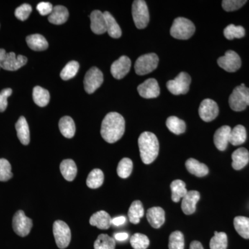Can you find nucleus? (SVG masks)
<instances>
[{"label":"nucleus","mask_w":249,"mask_h":249,"mask_svg":"<svg viewBox=\"0 0 249 249\" xmlns=\"http://www.w3.org/2000/svg\"><path fill=\"white\" fill-rule=\"evenodd\" d=\"M125 128L124 118L117 112L108 113L101 124L103 139L109 143H114L124 136Z\"/></svg>","instance_id":"f257e3e1"},{"label":"nucleus","mask_w":249,"mask_h":249,"mask_svg":"<svg viewBox=\"0 0 249 249\" xmlns=\"http://www.w3.org/2000/svg\"><path fill=\"white\" fill-rule=\"evenodd\" d=\"M141 158L145 164H150L158 157L160 143L155 134L144 132L138 140Z\"/></svg>","instance_id":"f03ea898"},{"label":"nucleus","mask_w":249,"mask_h":249,"mask_svg":"<svg viewBox=\"0 0 249 249\" xmlns=\"http://www.w3.org/2000/svg\"><path fill=\"white\" fill-rule=\"evenodd\" d=\"M196 32V27L190 19L178 18L174 20L170 35L178 40H188Z\"/></svg>","instance_id":"7ed1b4c3"},{"label":"nucleus","mask_w":249,"mask_h":249,"mask_svg":"<svg viewBox=\"0 0 249 249\" xmlns=\"http://www.w3.org/2000/svg\"><path fill=\"white\" fill-rule=\"evenodd\" d=\"M229 102L232 110H245L247 106H249V88L245 84L236 87L229 97Z\"/></svg>","instance_id":"20e7f679"},{"label":"nucleus","mask_w":249,"mask_h":249,"mask_svg":"<svg viewBox=\"0 0 249 249\" xmlns=\"http://www.w3.org/2000/svg\"><path fill=\"white\" fill-rule=\"evenodd\" d=\"M132 12L134 24L137 29H145L150 21L146 2L143 0H135L132 4Z\"/></svg>","instance_id":"39448f33"},{"label":"nucleus","mask_w":249,"mask_h":249,"mask_svg":"<svg viewBox=\"0 0 249 249\" xmlns=\"http://www.w3.org/2000/svg\"><path fill=\"white\" fill-rule=\"evenodd\" d=\"M158 55L151 53L145 54L137 59L134 65V70L137 74L140 76L146 75L155 71L159 64Z\"/></svg>","instance_id":"423d86ee"},{"label":"nucleus","mask_w":249,"mask_h":249,"mask_svg":"<svg viewBox=\"0 0 249 249\" xmlns=\"http://www.w3.org/2000/svg\"><path fill=\"white\" fill-rule=\"evenodd\" d=\"M54 238L59 249L67 248L71 242V234L70 227L66 223L57 220L53 226Z\"/></svg>","instance_id":"0eeeda50"},{"label":"nucleus","mask_w":249,"mask_h":249,"mask_svg":"<svg viewBox=\"0 0 249 249\" xmlns=\"http://www.w3.org/2000/svg\"><path fill=\"white\" fill-rule=\"evenodd\" d=\"M191 78L186 72H181L174 80H169L166 87L174 95L186 94L189 91Z\"/></svg>","instance_id":"6e6552de"},{"label":"nucleus","mask_w":249,"mask_h":249,"mask_svg":"<svg viewBox=\"0 0 249 249\" xmlns=\"http://www.w3.org/2000/svg\"><path fill=\"white\" fill-rule=\"evenodd\" d=\"M33 227V222L27 217L24 211H18L13 218V228L15 232L20 237L29 235Z\"/></svg>","instance_id":"1a4fd4ad"},{"label":"nucleus","mask_w":249,"mask_h":249,"mask_svg":"<svg viewBox=\"0 0 249 249\" xmlns=\"http://www.w3.org/2000/svg\"><path fill=\"white\" fill-rule=\"evenodd\" d=\"M103 83V74L97 67H91L85 74L84 88L88 93H92L98 89Z\"/></svg>","instance_id":"9d476101"},{"label":"nucleus","mask_w":249,"mask_h":249,"mask_svg":"<svg viewBox=\"0 0 249 249\" xmlns=\"http://www.w3.org/2000/svg\"><path fill=\"white\" fill-rule=\"evenodd\" d=\"M217 64L228 72H235L240 70L242 61L238 54L232 50L227 51L224 56L218 58Z\"/></svg>","instance_id":"9b49d317"},{"label":"nucleus","mask_w":249,"mask_h":249,"mask_svg":"<svg viewBox=\"0 0 249 249\" xmlns=\"http://www.w3.org/2000/svg\"><path fill=\"white\" fill-rule=\"evenodd\" d=\"M219 114V107L213 100L206 98L201 103L199 108V116L205 122H211L215 119Z\"/></svg>","instance_id":"f8f14e48"},{"label":"nucleus","mask_w":249,"mask_h":249,"mask_svg":"<svg viewBox=\"0 0 249 249\" xmlns=\"http://www.w3.org/2000/svg\"><path fill=\"white\" fill-rule=\"evenodd\" d=\"M130 59L125 55H123L115 62H113L111 66V73L116 79L120 80L124 78L130 70Z\"/></svg>","instance_id":"ddd939ff"},{"label":"nucleus","mask_w":249,"mask_h":249,"mask_svg":"<svg viewBox=\"0 0 249 249\" xmlns=\"http://www.w3.org/2000/svg\"><path fill=\"white\" fill-rule=\"evenodd\" d=\"M139 95L144 98H155L160 94V88L158 82L154 78L145 80L137 88Z\"/></svg>","instance_id":"4468645a"},{"label":"nucleus","mask_w":249,"mask_h":249,"mask_svg":"<svg viewBox=\"0 0 249 249\" xmlns=\"http://www.w3.org/2000/svg\"><path fill=\"white\" fill-rule=\"evenodd\" d=\"M27 58L22 55H16L14 52L6 53L1 65V68L7 71H17L27 64Z\"/></svg>","instance_id":"2eb2a0df"},{"label":"nucleus","mask_w":249,"mask_h":249,"mask_svg":"<svg viewBox=\"0 0 249 249\" xmlns=\"http://www.w3.org/2000/svg\"><path fill=\"white\" fill-rule=\"evenodd\" d=\"M200 199V194L196 191H188L183 198L181 209L186 214H192L196 211V204Z\"/></svg>","instance_id":"dca6fc26"},{"label":"nucleus","mask_w":249,"mask_h":249,"mask_svg":"<svg viewBox=\"0 0 249 249\" xmlns=\"http://www.w3.org/2000/svg\"><path fill=\"white\" fill-rule=\"evenodd\" d=\"M231 131V128L229 126L224 125L218 129L214 133V145L220 151H224L227 148Z\"/></svg>","instance_id":"f3484780"},{"label":"nucleus","mask_w":249,"mask_h":249,"mask_svg":"<svg viewBox=\"0 0 249 249\" xmlns=\"http://www.w3.org/2000/svg\"><path fill=\"white\" fill-rule=\"evenodd\" d=\"M91 19V29L93 33L98 35L105 34L106 30V22L104 14L98 10H95L90 16Z\"/></svg>","instance_id":"a211bd4d"},{"label":"nucleus","mask_w":249,"mask_h":249,"mask_svg":"<svg viewBox=\"0 0 249 249\" xmlns=\"http://www.w3.org/2000/svg\"><path fill=\"white\" fill-rule=\"evenodd\" d=\"M111 219L110 215L104 211L95 213L90 217L89 223L91 226L96 227L98 229L106 230L111 227Z\"/></svg>","instance_id":"6ab92c4d"},{"label":"nucleus","mask_w":249,"mask_h":249,"mask_svg":"<svg viewBox=\"0 0 249 249\" xmlns=\"http://www.w3.org/2000/svg\"><path fill=\"white\" fill-rule=\"evenodd\" d=\"M147 219L155 229H160L165 222V211L160 207H152L147 210Z\"/></svg>","instance_id":"aec40b11"},{"label":"nucleus","mask_w":249,"mask_h":249,"mask_svg":"<svg viewBox=\"0 0 249 249\" xmlns=\"http://www.w3.org/2000/svg\"><path fill=\"white\" fill-rule=\"evenodd\" d=\"M232 167L236 170H242L248 164L249 161V152L245 147L236 150L232 154Z\"/></svg>","instance_id":"412c9836"},{"label":"nucleus","mask_w":249,"mask_h":249,"mask_svg":"<svg viewBox=\"0 0 249 249\" xmlns=\"http://www.w3.org/2000/svg\"><path fill=\"white\" fill-rule=\"evenodd\" d=\"M18 139L23 145H27L30 142V131L29 124L24 116H20L16 124Z\"/></svg>","instance_id":"4be33fe9"},{"label":"nucleus","mask_w":249,"mask_h":249,"mask_svg":"<svg viewBox=\"0 0 249 249\" xmlns=\"http://www.w3.org/2000/svg\"><path fill=\"white\" fill-rule=\"evenodd\" d=\"M69 18V11L66 7L63 6H55L53 7L52 14L49 15V22L55 25H60L67 22Z\"/></svg>","instance_id":"5701e85b"},{"label":"nucleus","mask_w":249,"mask_h":249,"mask_svg":"<svg viewBox=\"0 0 249 249\" xmlns=\"http://www.w3.org/2000/svg\"><path fill=\"white\" fill-rule=\"evenodd\" d=\"M186 167L190 173L199 178H202L209 174V168L195 159H188L186 162Z\"/></svg>","instance_id":"b1692460"},{"label":"nucleus","mask_w":249,"mask_h":249,"mask_svg":"<svg viewBox=\"0 0 249 249\" xmlns=\"http://www.w3.org/2000/svg\"><path fill=\"white\" fill-rule=\"evenodd\" d=\"M26 41L29 48L36 52L45 51L49 47L48 42L45 37L40 34H33L27 36Z\"/></svg>","instance_id":"393cba45"},{"label":"nucleus","mask_w":249,"mask_h":249,"mask_svg":"<svg viewBox=\"0 0 249 249\" xmlns=\"http://www.w3.org/2000/svg\"><path fill=\"white\" fill-rule=\"evenodd\" d=\"M59 129L64 137L67 139L73 138L76 132L74 121L70 116H63L59 121Z\"/></svg>","instance_id":"a878e982"},{"label":"nucleus","mask_w":249,"mask_h":249,"mask_svg":"<svg viewBox=\"0 0 249 249\" xmlns=\"http://www.w3.org/2000/svg\"><path fill=\"white\" fill-rule=\"evenodd\" d=\"M60 172L63 178L68 181H72L76 178L77 166L75 162L72 160H65L62 161L60 165Z\"/></svg>","instance_id":"bb28decb"},{"label":"nucleus","mask_w":249,"mask_h":249,"mask_svg":"<svg viewBox=\"0 0 249 249\" xmlns=\"http://www.w3.org/2000/svg\"><path fill=\"white\" fill-rule=\"evenodd\" d=\"M106 22V30L109 36L113 38H119L122 35V31L116 22L115 18L108 11L103 13Z\"/></svg>","instance_id":"cd10ccee"},{"label":"nucleus","mask_w":249,"mask_h":249,"mask_svg":"<svg viewBox=\"0 0 249 249\" xmlns=\"http://www.w3.org/2000/svg\"><path fill=\"white\" fill-rule=\"evenodd\" d=\"M170 188L172 191V200L175 203H178L180 199H183L188 193L186 183L181 180L177 179L173 181L170 184Z\"/></svg>","instance_id":"c85d7f7f"},{"label":"nucleus","mask_w":249,"mask_h":249,"mask_svg":"<svg viewBox=\"0 0 249 249\" xmlns=\"http://www.w3.org/2000/svg\"><path fill=\"white\" fill-rule=\"evenodd\" d=\"M33 99L39 107H45L50 101V93L47 89L36 86L33 90Z\"/></svg>","instance_id":"c756f323"},{"label":"nucleus","mask_w":249,"mask_h":249,"mask_svg":"<svg viewBox=\"0 0 249 249\" xmlns=\"http://www.w3.org/2000/svg\"><path fill=\"white\" fill-rule=\"evenodd\" d=\"M247 140V131L243 125L238 124L231 131L229 142L232 145H242Z\"/></svg>","instance_id":"7c9ffc66"},{"label":"nucleus","mask_w":249,"mask_h":249,"mask_svg":"<svg viewBox=\"0 0 249 249\" xmlns=\"http://www.w3.org/2000/svg\"><path fill=\"white\" fill-rule=\"evenodd\" d=\"M144 209L142 201H134L131 204L128 211L129 222L134 224L140 222L141 218L143 217Z\"/></svg>","instance_id":"2f4dec72"},{"label":"nucleus","mask_w":249,"mask_h":249,"mask_svg":"<svg viewBox=\"0 0 249 249\" xmlns=\"http://www.w3.org/2000/svg\"><path fill=\"white\" fill-rule=\"evenodd\" d=\"M234 227L237 233L245 239H249V218L238 216L234 219Z\"/></svg>","instance_id":"473e14b6"},{"label":"nucleus","mask_w":249,"mask_h":249,"mask_svg":"<svg viewBox=\"0 0 249 249\" xmlns=\"http://www.w3.org/2000/svg\"><path fill=\"white\" fill-rule=\"evenodd\" d=\"M166 126L170 132L177 135L184 133L186 128L184 121L176 116H170L168 118L166 121Z\"/></svg>","instance_id":"72a5a7b5"},{"label":"nucleus","mask_w":249,"mask_h":249,"mask_svg":"<svg viewBox=\"0 0 249 249\" xmlns=\"http://www.w3.org/2000/svg\"><path fill=\"white\" fill-rule=\"evenodd\" d=\"M104 181V174L102 170L93 169L90 172L87 178V185L90 188L96 189L102 186Z\"/></svg>","instance_id":"f704fd0d"},{"label":"nucleus","mask_w":249,"mask_h":249,"mask_svg":"<svg viewBox=\"0 0 249 249\" xmlns=\"http://www.w3.org/2000/svg\"><path fill=\"white\" fill-rule=\"evenodd\" d=\"M93 247L94 249H115L116 241L107 234H101L95 241Z\"/></svg>","instance_id":"c9c22d12"},{"label":"nucleus","mask_w":249,"mask_h":249,"mask_svg":"<svg viewBox=\"0 0 249 249\" xmlns=\"http://www.w3.org/2000/svg\"><path fill=\"white\" fill-rule=\"evenodd\" d=\"M227 234L224 232H214V235L210 241V248L211 249H227Z\"/></svg>","instance_id":"e433bc0d"},{"label":"nucleus","mask_w":249,"mask_h":249,"mask_svg":"<svg viewBox=\"0 0 249 249\" xmlns=\"http://www.w3.org/2000/svg\"><path fill=\"white\" fill-rule=\"evenodd\" d=\"M224 35L229 40H233L234 38H242L245 36V29L242 26L230 24L224 29Z\"/></svg>","instance_id":"4c0bfd02"},{"label":"nucleus","mask_w":249,"mask_h":249,"mask_svg":"<svg viewBox=\"0 0 249 249\" xmlns=\"http://www.w3.org/2000/svg\"><path fill=\"white\" fill-rule=\"evenodd\" d=\"M133 169V163L129 158H124L119 162L117 167V174L121 178H129Z\"/></svg>","instance_id":"58836bf2"},{"label":"nucleus","mask_w":249,"mask_h":249,"mask_svg":"<svg viewBox=\"0 0 249 249\" xmlns=\"http://www.w3.org/2000/svg\"><path fill=\"white\" fill-rule=\"evenodd\" d=\"M79 63L78 62L71 61L67 64L66 66L64 67L60 73V78L64 80L71 79L73 77L76 76L79 70Z\"/></svg>","instance_id":"ea45409f"},{"label":"nucleus","mask_w":249,"mask_h":249,"mask_svg":"<svg viewBox=\"0 0 249 249\" xmlns=\"http://www.w3.org/2000/svg\"><path fill=\"white\" fill-rule=\"evenodd\" d=\"M130 244L134 249H146L150 245V240L143 234L135 233L131 237Z\"/></svg>","instance_id":"a19ab883"},{"label":"nucleus","mask_w":249,"mask_h":249,"mask_svg":"<svg viewBox=\"0 0 249 249\" xmlns=\"http://www.w3.org/2000/svg\"><path fill=\"white\" fill-rule=\"evenodd\" d=\"M168 247L169 249H184V237L182 232L177 231L170 234Z\"/></svg>","instance_id":"79ce46f5"},{"label":"nucleus","mask_w":249,"mask_h":249,"mask_svg":"<svg viewBox=\"0 0 249 249\" xmlns=\"http://www.w3.org/2000/svg\"><path fill=\"white\" fill-rule=\"evenodd\" d=\"M12 178L11 165L9 160L0 159V181H7Z\"/></svg>","instance_id":"37998d69"},{"label":"nucleus","mask_w":249,"mask_h":249,"mask_svg":"<svg viewBox=\"0 0 249 249\" xmlns=\"http://www.w3.org/2000/svg\"><path fill=\"white\" fill-rule=\"evenodd\" d=\"M247 2L246 0H224L222 1V7L227 12L237 11Z\"/></svg>","instance_id":"c03bdc74"},{"label":"nucleus","mask_w":249,"mask_h":249,"mask_svg":"<svg viewBox=\"0 0 249 249\" xmlns=\"http://www.w3.org/2000/svg\"><path fill=\"white\" fill-rule=\"evenodd\" d=\"M32 12V7L30 4H24L19 6L15 11V16L18 19L24 21L28 19Z\"/></svg>","instance_id":"a18cd8bd"},{"label":"nucleus","mask_w":249,"mask_h":249,"mask_svg":"<svg viewBox=\"0 0 249 249\" xmlns=\"http://www.w3.org/2000/svg\"><path fill=\"white\" fill-rule=\"evenodd\" d=\"M12 89L11 88L3 89L0 92V112H3L6 109L8 106L7 99L12 94Z\"/></svg>","instance_id":"49530a36"},{"label":"nucleus","mask_w":249,"mask_h":249,"mask_svg":"<svg viewBox=\"0 0 249 249\" xmlns=\"http://www.w3.org/2000/svg\"><path fill=\"white\" fill-rule=\"evenodd\" d=\"M36 8L41 16H47L52 14L53 6L51 3L42 1L37 5Z\"/></svg>","instance_id":"de8ad7c7"},{"label":"nucleus","mask_w":249,"mask_h":249,"mask_svg":"<svg viewBox=\"0 0 249 249\" xmlns=\"http://www.w3.org/2000/svg\"><path fill=\"white\" fill-rule=\"evenodd\" d=\"M126 218L124 216H119V217L114 218L111 220V224L114 226H121L125 223Z\"/></svg>","instance_id":"09e8293b"},{"label":"nucleus","mask_w":249,"mask_h":249,"mask_svg":"<svg viewBox=\"0 0 249 249\" xmlns=\"http://www.w3.org/2000/svg\"><path fill=\"white\" fill-rule=\"evenodd\" d=\"M128 234L127 232H119V233L115 234L114 235V240L117 241H124L128 239Z\"/></svg>","instance_id":"8fccbe9b"},{"label":"nucleus","mask_w":249,"mask_h":249,"mask_svg":"<svg viewBox=\"0 0 249 249\" xmlns=\"http://www.w3.org/2000/svg\"><path fill=\"white\" fill-rule=\"evenodd\" d=\"M190 249H204V247L198 241H193L190 245Z\"/></svg>","instance_id":"3c124183"},{"label":"nucleus","mask_w":249,"mask_h":249,"mask_svg":"<svg viewBox=\"0 0 249 249\" xmlns=\"http://www.w3.org/2000/svg\"><path fill=\"white\" fill-rule=\"evenodd\" d=\"M6 53H6L4 49H0V68H1V65L2 63L3 60H4L5 57H6Z\"/></svg>","instance_id":"603ef678"}]
</instances>
